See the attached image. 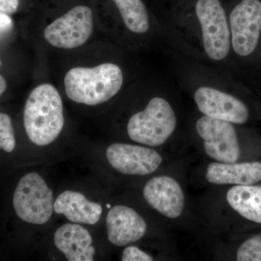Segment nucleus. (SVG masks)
Returning <instances> with one entry per match:
<instances>
[{
  "label": "nucleus",
  "mask_w": 261,
  "mask_h": 261,
  "mask_svg": "<svg viewBox=\"0 0 261 261\" xmlns=\"http://www.w3.org/2000/svg\"><path fill=\"white\" fill-rule=\"evenodd\" d=\"M143 196L152 208L168 219H178L185 210V192L171 176L162 175L149 179L144 187Z\"/></svg>",
  "instance_id": "11"
},
{
  "label": "nucleus",
  "mask_w": 261,
  "mask_h": 261,
  "mask_svg": "<svg viewBox=\"0 0 261 261\" xmlns=\"http://www.w3.org/2000/svg\"><path fill=\"white\" fill-rule=\"evenodd\" d=\"M119 10L123 23L130 32L145 34L149 29V18L142 0H113Z\"/></svg>",
  "instance_id": "17"
},
{
  "label": "nucleus",
  "mask_w": 261,
  "mask_h": 261,
  "mask_svg": "<svg viewBox=\"0 0 261 261\" xmlns=\"http://www.w3.org/2000/svg\"><path fill=\"white\" fill-rule=\"evenodd\" d=\"M108 239L117 247L136 243L147 232V223L137 211L125 205H116L106 218Z\"/></svg>",
  "instance_id": "12"
},
{
  "label": "nucleus",
  "mask_w": 261,
  "mask_h": 261,
  "mask_svg": "<svg viewBox=\"0 0 261 261\" xmlns=\"http://www.w3.org/2000/svg\"><path fill=\"white\" fill-rule=\"evenodd\" d=\"M23 127L29 140L37 146H47L59 137L64 126L63 101L50 84L35 87L25 102Z\"/></svg>",
  "instance_id": "1"
},
{
  "label": "nucleus",
  "mask_w": 261,
  "mask_h": 261,
  "mask_svg": "<svg viewBox=\"0 0 261 261\" xmlns=\"http://www.w3.org/2000/svg\"><path fill=\"white\" fill-rule=\"evenodd\" d=\"M7 87H8V84L6 80L3 75L0 74V97L6 92Z\"/></svg>",
  "instance_id": "23"
},
{
  "label": "nucleus",
  "mask_w": 261,
  "mask_h": 261,
  "mask_svg": "<svg viewBox=\"0 0 261 261\" xmlns=\"http://www.w3.org/2000/svg\"><path fill=\"white\" fill-rule=\"evenodd\" d=\"M196 130L210 159L219 163L238 162L240 147L232 123L203 116L197 120Z\"/></svg>",
  "instance_id": "7"
},
{
  "label": "nucleus",
  "mask_w": 261,
  "mask_h": 261,
  "mask_svg": "<svg viewBox=\"0 0 261 261\" xmlns=\"http://www.w3.org/2000/svg\"><path fill=\"white\" fill-rule=\"evenodd\" d=\"M152 255L135 246L127 247L122 254V261H152Z\"/></svg>",
  "instance_id": "20"
},
{
  "label": "nucleus",
  "mask_w": 261,
  "mask_h": 261,
  "mask_svg": "<svg viewBox=\"0 0 261 261\" xmlns=\"http://www.w3.org/2000/svg\"><path fill=\"white\" fill-rule=\"evenodd\" d=\"M92 10L78 5L55 20L44 31V37L53 47L70 49L80 47L89 40L93 32Z\"/></svg>",
  "instance_id": "6"
},
{
  "label": "nucleus",
  "mask_w": 261,
  "mask_h": 261,
  "mask_svg": "<svg viewBox=\"0 0 261 261\" xmlns=\"http://www.w3.org/2000/svg\"><path fill=\"white\" fill-rule=\"evenodd\" d=\"M231 45L239 56L251 55L256 49L261 34V3L242 0L229 16Z\"/></svg>",
  "instance_id": "8"
},
{
  "label": "nucleus",
  "mask_w": 261,
  "mask_h": 261,
  "mask_svg": "<svg viewBox=\"0 0 261 261\" xmlns=\"http://www.w3.org/2000/svg\"><path fill=\"white\" fill-rule=\"evenodd\" d=\"M13 27L14 23L10 15L0 12V39L8 35Z\"/></svg>",
  "instance_id": "21"
},
{
  "label": "nucleus",
  "mask_w": 261,
  "mask_h": 261,
  "mask_svg": "<svg viewBox=\"0 0 261 261\" xmlns=\"http://www.w3.org/2000/svg\"><path fill=\"white\" fill-rule=\"evenodd\" d=\"M123 84L121 68L112 63L97 66L75 67L67 72L64 87L70 100L89 106H97L112 99Z\"/></svg>",
  "instance_id": "2"
},
{
  "label": "nucleus",
  "mask_w": 261,
  "mask_h": 261,
  "mask_svg": "<svg viewBox=\"0 0 261 261\" xmlns=\"http://www.w3.org/2000/svg\"><path fill=\"white\" fill-rule=\"evenodd\" d=\"M226 201L245 219L261 224V185H237L226 193Z\"/></svg>",
  "instance_id": "16"
},
{
  "label": "nucleus",
  "mask_w": 261,
  "mask_h": 261,
  "mask_svg": "<svg viewBox=\"0 0 261 261\" xmlns=\"http://www.w3.org/2000/svg\"><path fill=\"white\" fill-rule=\"evenodd\" d=\"M194 99L203 116L234 124H244L249 119L248 108L240 99L211 87H199Z\"/></svg>",
  "instance_id": "10"
},
{
  "label": "nucleus",
  "mask_w": 261,
  "mask_h": 261,
  "mask_svg": "<svg viewBox=\"0 0 261 261\" xmlns=\"http://www.w3.org/2000/svg\"><path fill=\"white\" fill-rule=\"evenodd\" d=\"M177 118L172 106L165 98L154 97L143 111L130 117L127 133L134 142L159 147L166 143L174 133Z\"/></svg>",
  "instance_id": "3"
},
{
  "label": "nucleus",
  "mask_w": 261,
  "mask_h": 261,
  "mask_svg": "<svg viewBox=\"0 0 261 261\" xmlns=\"http://www.w3.org/2000/svg\"><path fill=\"white\" fill-rule=\"evenodd\" d=\"M106 157L115 170L128 176L151 174L163 163L162 156L154 149L130 144H113L106 151Z\"/></svg>",
  "instance_id": "9"
},
{
  "label": "nucleus",
  "mask_w": 261,
  "mask_h": 261,
  "mask_svg": "<svg viewBox=\"0 0 261 261\" xmlns=\"http://www.w3.org/2000/svg\"><path fill=\"white\" fill-rule=\"evenodd\" d=\"M55 245L69 261H92L95 249L88 230L80 224H65L55 233Z\"/></svg>",
  "instance_id": "14"
},
{
  "label": "nucleus",
  "mask_w": 261,
  "mask_h": 261,
  "mask_svg": "<svg viewBox=\"0 0 261 261\" xmlns=\"http://www.w3.org/2000/svg\"><path fill=\"white\" fill-rule=\"evenodd\" d=\"M53 192L39 173L30 172L20 178L12 198L17 217L28 224H46L54 211Z\"/></svg>",
  "instance_id": "4"
},
{
  "label": "nucleus",
  "mask_w": 261,
  "mask_h": 261,
  "mask_svg": "<svg viewBox=\"0 0 261 261\" xmlns=\"http://www.w3.org/2000/svg\"><path fill=\"white\" fill-rule=\"evenodd\" d=\"M238 261H261V233L244 242L236 253Z\"/></svg>",
  "instance_id": "19"
},
{
  "label": "nucleus",
  "mask_w": 261,
  "mask_h": 261,
  "mask_svg": "<svg viewBox=\"0 0 261 261\" xmlns=\"http://www.w3.org/2000/svg\"><path fill=\"white\" fill-rule=\"evenodd\" d=\"M205 179L216 185H251L261 181V162L225 163L214 162L207 166Z\"/></svg>",
  "instance_id": "13"
},
{
  "label": "nucleus",
  "mask_w": 261,
  "mask_h": 261,
  "mask_svg": "<svg viewBox=\"0 0 261 261\" xmlns=\"http://www.w3.org/2000/svg\"><path fill=\"white\" fill-rule=\"evenodd\" d=\"M207 56L222 61L231 48V34L226 13L219 0H198L195 6Z\"/></svg>",
  "instance_id": "5"
},
{
  "label": "nucleus",
  "mask_w": 261,
  "mask_h": 261,
  "mask_svg": "<svg viewBox=\"0 0 261 261\" xmlns=\"http://www.w3.org/2000/svg\"><path fill=\"white\" fill-rule=\"evenodd\" d=\"M2 64H3V63H2L1 58H0V67H1Z\"/></svg>",
  "instance_id": "24"
},
{
  "label": "nucleus",
  "mask_w": 261,
  "mask_h": 261,
  "mask_svg": "<svg viewBox=\"0 0 261 261\" xmlns=\"http://www.w3.org/2000/svg\"><path fill=\"white\" fill-rule=\"evenodd\" d=\"M16 147V136L11 117L0 112V152L12 154Z\"/></svg>",
  "instance_id": "18"
},
{
  "label": "nucleus",
  "mask_w": 261,
  "mask_h": 261,
  "mask_svg": "<svg viewBox=\"0 0 261 261\" xmlns=\"http://www.w3.org/2000/svg\"><path fill=\"white\" fill-rule=\"evenodd\" d=\"M20 0H0V12L6 14H14L18 11Z\"/></svg>",
  "instance_id": "22"
},
{
  "label": "nucleus",
  "mask_w": 261,
  "mask_h": 261,
  "mask_svg": "<svg viewBox=\"0 0 261 261\" xmlns=\"http://www.w3.org/2000/svg\"><path fill=\"white\" fill-rule=\"evenodd\" d=\"M54 211L64 215L67 219L76 224H97L102 214V206L91 202L78 192H63L55 201Z\"/></svg>",
  "instance_id": "15"
}]
</instances>
